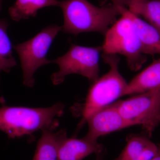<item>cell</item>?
<instances>
[{"label":"cell","instance_id":"6da1fadb","mask_svg":"<svg viewBox=\"0 0 160 160\" xmlns=\"http://www.w3.org/2000/svg\"><path fill=\"white\" fill-rule=\"evenodd\" d=\"M61 103L47 108L3 106L0 107V130L9 138L29 135L39 130H53L64 113Z\"/></svg>","mask_w":160,"mask_h":160},{"label":"cell","instance_id":"7a4b0ae2","mask_svg":"<svg viewBox=\"0 0 160 160\" xmlns=\"http://www.w3.org/2000/svg\"><path fill=\"white\" fill-rule=\"evenodd\" d=\"M64 24L62 30L69 34L98 32L105 35L120 13L112 4L98 7L87 0L60 1Z\"/></svg>","mask_w":160,"mask_h":160},{"label":"cell","instance_id":"3957f363","mask_svg":"<svg viewBox=\"0 0 160 160\" xmlns=\"http://www.w3.org/2000/svg\"><path fill=\"white\" fill-rule=\"evenodd\" d=\"M104 62L110 67L109 71L99 78L89 88L83 104L82 118L80 126L96 112L108 106L123 96L128 83L120 73V58L117 55L102 54Z\"/></svg>","mask_w":160,"mask_h":160},{"label":"cell","instance_id":"277c9868","mask_svg":"<svg viewBox=\"0 0 160 160\" xmlns=\"http://www.w3.org/2000/svg\"><path fill=\"white\" fill-rule=\"evenodd\" d=\"M121 15L104 35L103 53L124 56L130 69L137 71L146 63L147 58L132 22L125 15Z\"/></svg>","mask_w":160,"mask_h":160},{"label":"cell","instance_id":"5b68a950","mask_svg":"<svg viewBox=\"0 0 160 160\" xmlns=\"http://www.w3.org/2000/svg\"><path fill=\"white\" fill-rule=\"evenodd\" d=\"M102 51V46L86 47L72 44L66 54L52 60V63L57 64L59 69L52 75L53 85L61 84L66 76L72 74L82 76L94 82L99 78V61Z\"/></svg>","mask_w":160,"mask_h":160},{"label":"cell","instance_id":"8992f818","mask_svg":"<svg viewBox=\"0 0 160 160\" xmlns=\"http://www.w3.org/2000/svg\"><path fill=\"white\" fill-rule=\"evenodd\" d=\"M60 30L62 26L50 25L28 41L12 46L19 57L25 86H34L35 72L41 66L52 63L46 58V55Z\"/></svg>","mask_w":160,"mask_h":160},{"label":"cell","instance_id":"52a82bcc","mask_svg":"<svg viewBox=\"0 0 160 160\" xmlns=\"http://www.w3.org/2000/svg\"><path fill=\"white\" fill-rule=\"evenodd\" d=\"M120 114L151 137L160 125V88L116 102Z\"/></svg>","mask_w":160,"mask_h":160},{"label":"cell","instance_id":"ba28073f","mask_svg":"<svg viewBox=\"0 0 160 160\" xmlns=\"http://www.w3.org/2000/svg\"><path fill=\"white\" fill-rule=\"evenodd\" d=\"M86 122L88 123L89 130L85 137L94 141L113 132L134 126L120 114L115 102L96 112Z\"/></svg>","mask_w":160,"mask_h":160},{"label":"cell","instance_id":"9c48e42d","mask_svg":"<svg viewBox=\"0 0 160 160\" xmlns=\"http://www.w3.org/2000/svg\"><path fill=\"white\" fill-rule=\"evenodd\" d=\"M120 15H125L132 22L139 38L144 54L160 55V33L147 22L131 12L125 6L116 2H112Z\"/></svg>","mask_w":160,"mask_h":160},{"label":"cell","instance_id":"30bf717a","mask_svg":"<svg viewBox=\"0 0 160 160\" xmlns=\"http://www.w3.org/2000/svg\"><path fill=\"white\" fill-rule=\"evenodd\" d=\"M104 151V147L97 141L86 137L78 139L66 136L59 147V160H82L92 153L98 154Z\"/></svg>","mask_w":160,"mask_h":160},{"label":"cell","instance_id":"8fae6325","mask_svg":"<svg viewBox=\"0 0 160 160\" xmlns=\"http://www.w3.org/2000/svg\"><path fill=\"white\" fill-rule=\"evenodd\" d=\"M126 142L125 148L115 160H151L158 153L156 145L146 137L132 134Z\"/></svg>","mask_w":160,"mask_h":160},{"label":"cell","instance_id":"7c38bea8","mask_svg":"<svg viewBox=\"0 0 160 160\" xmlns=\"http://www.w3.org/2000/svg\"><path fill=\"white\" fill-rule=\"evenodd\" d=\"M160 88V58L155 60L127 84L124 96L138 94Z\"/></svg>","mask_w":160,"mask_h":160},{"label":"cell","instance_id":"4fadbf2b","mask_svg":"<svg viewBox=\"0 0 160 160\" xmlns=\"http://www.w3.org/2000/svg\"><path fill=\"white\" fill-rule=\"evenodd\" d=\"M126 7L138 16L142 17L160 33V0H110Z\"/></svg>","mask_w":160,"mask_h":160},{"label":"cell","instance_id":"5bb4252c","mask_svg":"<svg viewBox=\"0 0 160 160\" xmlns=\"http://www.w3.org/2000/svg\"><path fill=\"white\" fill-rule=\"evenodd\" d=\"M66 136L67 133L65 129L55 132L50 129L42 130L33 160H59V147Z\"/></svg>","mask_w":160,"mask_h":160},{"label":"cell","instance_id":"9a60e30c","mask_svg":"<svg viewBox=\"0 0 160 160\" xmlns=\"http://www.w3.org/2000/svg\"><path fill=\"white\" fill-rule=\"evenodd\" d=\"M57 0H16L14 5L9 8V12L12 19L19 22L34 17L38 10L52 6H59Z\"/></svg>","mask_w":160,"mask_h":160},{"label":"cell","instance_id":"2e32d148","mask_svg":"<svg viewBox=\"0 0 160 160\" xmlns=\"http://www.w3.org/2000/svg\"><path fill=\"white\" fill-rule=\"evenodd\" d=\"M9 23L4 19H0V72H9L12 68L17 65L12 55V46L7 34Z\"/></svg>","mask_w":160,"mask_h":160},{"label":"cell","instance_id":"e0dca14e","mask_svg":"<svg viewBox=\"0 0 160 160\" xmlns=\"http://www.w3.org/2000/svg\"><path fill=\"white\" fill-rule=\"evenodd\" d=\"M104 157V152H102V153L97 154V158L95 160H103Z\"/></svg>","mask_w":160,"mask_h":160},{"label":"cell","instance_id":"ac0fdd59","mask_svg":"<svg viewBox=\"0 0 160 160\" xmlns=\"http://www.w3.org/2000/svg\"><path fill=\"white\" fill-rule=\"evenodd\" d=\"M151 160H160V153L159 152L158 154Z\"/></svg>","mask_w":160,"mask_h":160},{"label":"cell","instance_id":"d6986e66","mask_svg":"<svg viewBox=\"0 0 160 160\" xmlns=\"http://www.w3.org/2000/svg\"><path fill=\"white\" fill-rule=\"evenodd\" d=\"M3 0H0V12H1V9L2 8V4Z\"/></svg>","mask_w":160,"mask_h":160},{"label":"cell","instance_id":"ffe728a7","mask_svg":"<svg viewBox=\"0 0 160 160\" xmlns=\"http://www.w3.org/2000/svg\"><path fill=\"white\" fill-rule=\"evenodd\" d=\"M159 153H160V148L159 149Z\"/></svg>","mask_w":160,"mask_h":160}]
</instances>
